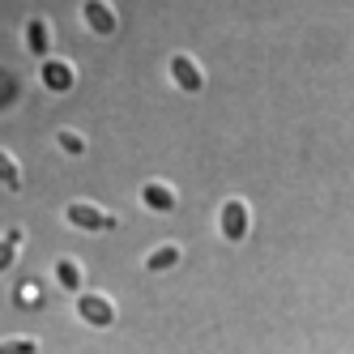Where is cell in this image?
<instances>
[{
	"label": "cell",
	"instance_id": "obj_7",
	"mask_svg": "<svg viewBox=\"0 0 354 354\" xmlns=\"http://www.w3.org/2000/svg\"><path fill=\"white\" fill-rule=\"evenodd\" d=\"M141 201H145L154 214H171V209H175V192L162 188V184H145V188H141Z\"/></svg>",
	"mask_w": 354,
	"mask_h": 354
},
{
	"label": "cell",
	"instance_id": "obj_8",
	"mask_svg": "<svg viewBox=\"0 0 354 354\" xmlns=\"http://www.w3.org/2000/svg\"><path fill=\"white\" fill-rule=\"evenodd\" d=\"M21 35H26V47H30L35 56H47V47H52V39H47V26H43L39 17H30V21H26V30H21Z\"/></svg>",
	"mask_w": 354,
	"mask_h": 354
},
{
	"label": "cell",
	"instance_id": "obj_3",
	"mask_svg": "<svg viewBox=\"0 0 354 354\" xmlns=\"http://www.w3.org/2000/svg\"><path fill=\"white\" fill-rule=\"evenodd\" d=\"M243 235H248V205H243L239 196H231L222 205V239L226 243H239Z\"/></svg>",
	"mask_w": 354,
	"mask_h": 354
},
{
	"label": "cell",
	"instance_id": "obj_13",
	"mask_svg": "<svg viewBox=\"0 0 354 354\" xmlns=\"http://www.w3.org/2000/svg\"><path fill=\"white\" fill-rule=\"evenodd\" d=\"M0 354H39L35 337H13V342H0Z\"/></svg>",
	"mask_w": 354,
	"mask_h": 354
},
{
	"label": "cell",
	"instance_id": "obj_11",
	"mask_svg": "<svg viewBox=\"0 0 354 354\" xmlns=\"http://www.w3.org/2000/svg\"><path fill=\"white\" fill-rule=\"evenodd\" d=\"M56 282H60L64 290H82V269L73 265V261H60V265H56Z\"/></svg>",
	"mask_w": 354,
	"mask_h": 354
},
{
	"label": "cell",
	"instance_id": "obj_4",
	"mask_svg": "<svg viewBox=\"0 0 354 354\" xmlns=\"http://www.w3.org/2000/svg\"><path fill=\"white\" fill-rule=\"evenodd\" d=\"M77 312H82L90 324H103V328L115 320V308H111V299H103V295H82V299H77Z\"/></svg>",
	"mask_w": 354,
	"mask_h": 354
},
{
	"label": "cell",
	"instance_id": "obj_5",
	"mask_svg": "<svg viewBox=\"0 0 354 354\" xmlns=\"http://www.w3.org/2000/svg\"><path fill=\"white\" fill-rule=\"evenodd\" d=\"M82 13H86V21H90L94 35H115V13L103 5V0H86Z\"/></svg>",
	"mask_w": 354,
	"mask_h": 354
},
{
	"label": "cell",
	"instance_id": "obj_14",
	"mask_svg": "<svg viewBox=\"0 0 354 354\" xmlns=\"http://www.w3.org/2000/svg\"><path fill=\"white\" fill-rule=\"evenodd\" d=\"M56 141H60L64 154H86V141H82L77 133H68V129H60V133H56Z\"/></svg>",
	"mask_w": 354,
	"mask_h": 354
},
{
	"label": "cell",
	"instance_id": "obj_1",
	"mask_svg": "<svg viewBox=\"0 0 354 354\" xmlns=\"http://www.w3.org/2000/svg\"><path fill=\"white\" fill-rule=\"evenodd\" d=\"M171 77H175V86H180L184 94H201L205 90V73L196 68V60L192 56H171Z\"/></svg>",
	"mask_w": 354,
	"mask_h": 354
},
{
	"label": "cell",
	"instance_id": "obj_12",
	"mask_svg": "<svg viewBox=\"0 0 354 354\" xmlns=\"http://www.w3.org/2000/svg\"><path fill=\"white\" fill-rule=\"evenodd\" d=\"M17 243H21V226H13V231L0 239V273H5L9 265H13V252H17Z\"/></svg>",
	"mask_w": 354,
	"mask_h": 354
},
{
	"label": "cell",
	"instance_id": "obj_6",
	"mask_svg": "<svg viewBox=\"0 0 354 354\" xmlns=\"http://www.w3.org/2000/svg\"><path fill=\"white\" fill-rule=\"evenodd\" d=\"M43 86H47V90H56V94L73 90V68L60 64V60H47V64H43Z\"/></svg>",
	"mask_w": 354,
	"mask_h": 354
},
{
	"label": "cell",
	"instance_id": "obj_9",
	"mask_svg": "<svg viewBox=\"0 0 354 354\" xmlns=\"http://www.w3.org/2000/svg\"><path fill=\"white\" fill-rule=\"evenodd\" d=\"M175 261H180V248L167 243V248H158V252H154V257H145V273H162V269H171Z\"/></svg>",
	"mask_w": 354,
	"mask_h": 354
},
{
	"label": "cell",
	"instance_id": "obj_15",
	"mask_svg": "<svg viewBox=\"0 0 354 354\" xmlns=\"http://www.w3.org/2000/svg\"><path fill=\"white\" fill-rule=\"evenodd\" d=\"M17 303H21V308H39V303H43V290H39V286H21V290H17Z\"/></svg>",
	"mask_w": 354,
	"mask_h": 354
},
{
	"label": "cell",
	"instance_id": "obj_10",
	"mask_svg": "<svg viewBox=\"0 0 354 354\" xmlns=\"http://www.w3.org/2000/svg\"><path fill=\"white\" fill-rule=\"evenodd\" d=\"M0 184H5L9 192H21V171H17V162L0 149Z\"/></svg>",
	"mask_w": 354,
	"mask_h": 354
},
{
	"label": "cell",
	"instance_id": "obj_2",
	"mask_svg": "<svg viewBox=\"0 0 354 354\" xmlns=\"http://www.w3.org/2000/svg\"><path fill=\"white\" fill-rule=\"evenodd\" d=\"M68 222L82 226V231H120V218L94 209V205H68Z\"/></svg>",
	"mask_w": 354,
	"mask_h": 354
}]
</instances>
